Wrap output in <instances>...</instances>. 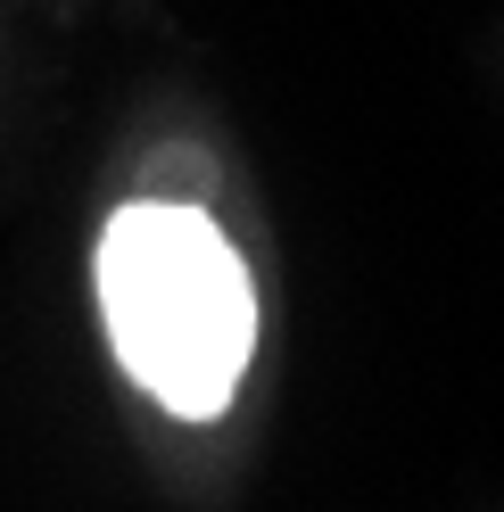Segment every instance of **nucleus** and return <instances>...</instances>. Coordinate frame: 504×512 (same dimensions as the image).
Listing matches in <instances>:
<instances>
[{"label":"nucleus","instance_id":"f257e3e1","mask_svg":"<svg viewBox=\"0 0 504 512\" xmlns=\"http://www.w3.org/2000/svg\"><path fill=\"white\" fill-rule=\"evenodd\" d=\"M108 356L174 422H224L257 364V281L199 199H124L91 240Z\"/></svg>","mask_w":504,"mask_h":512}]
</instances>
